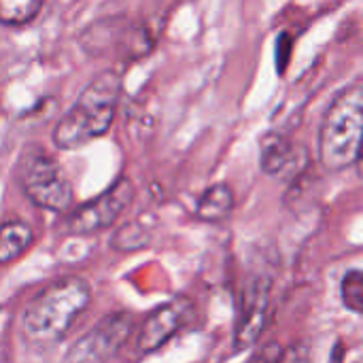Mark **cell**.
Listing matches in <instances>:
<instances>
[{"label":"cell","mask_w":363,"mask_h":363,"mask_svg":"<svg viewBox=\"0 0 363 363\" xmlns=\"http://www.w3.org/2000/svg\"><path fill=\"white\" fill-rule=\"evenodd\" d=\"M91 302L87 281L64 277L45 285L21 313V336L34 349L62 342Z\"/></svg>","instance_id":"cell-1"},{"label":"cell","mask_w":363,"mask_h":363,"mask_svg":"<svg viewBox=\"0 0 363 363\" xmlns=\"http://www.w3.org/2000/svg\"><path fill=\"white\" fill-rule=\"evenodd\" d=\"M121 94V74L104 70L96 74L77 98L74 106L60 119L53 140L60 149H79L102 136L117 111Z\"/></svg>","instance_id":"cell-2"},{"label":"cell","mask_w":363,"mask_h":363,"mask_svg":"<svg viewBox=\"0 0 363 363\" xmlns=\"http://www.w3.org/2000/svg\"><path fill=\"white\" fill-rule=\"evenodd\" d=\"M363 132V87L362 83L345 89L328 108L321 134L319 155L328 170H345L359 160Z\"/></svg>","instance_id":"cell-3"},{"label":"cell","mask_w":363,"mask_h":363,"mask_svg":"<svg viewBox=\"0 0 363 363\" xmlns=\"http://www.w3.org/2000/svg\"><path fill=\"white\" fill-rule=\"evenodd\" d=\"M23 194L40 208L60 213L72 204V189L57 162L38 147H30L19 166Z\"/></svg>","instance_id":"cell-4"},{"label":"cell","mask_w":363,"mask_h":363,"mask_svg":"<svg viewBox=\"0 0 363 363\" xmlns=\"http://www.w3.org/2000/svg\"><path fill=\"white\" fill-rule=\"evenodd\" d=\"M132 325V317L125 313H115L100 319L87 334L74 340L64 363H111L130 338Z\"/></svg>","instance_id":"cell-5"},{"label":"cell","mask_w":363,"mask_h":363,"mask_svg":"<svg viewBox=\"0 0 363 363\" xmlns=\"http://www.w3.org/2000/svg\"><path fill=\"white\" fill-rule=\"evenodd\" d=\"M134 200V185L130 179H119L104 194L79 206L68 219V232L74 236H89L113 225L119 215Z\"/></svg>","instance_id":"cell-6"},{"label":"cell","mask_w":363,"mask_h":363,"mask_svg":"<svg viewBox=\"0 0 363 363\" xmlns=\"http://www.w3.org/2000/svg\"><path fill=\"white\" fill-rule=\"evenodd\" d=\"M268 311H270V281L255 279L245 287L240 298L238 319L234 328V353H240L259 340L268 323Z\"/></svg>","instance_id":"cell-7"},{"label":"cell","mask_w":363,"mask_h":363,"mask_svg":"<svg viewBox=\"0 0 363 363\" xmlns=\"http://www.w3.org/2000/svg\"><path fill=\"white\" fill-rule=\"evenodd\" d=\"M194 319V304L189 298H174L155 308L143 323L138 334V351L143 355L155 353L170 338H174Z\"/></svg>","instance_id":"cell-8"},{"label":"cell","mask_w":363,"mask_h":363,"mask_svg":"<svg viewBox=\"0 0 363 363\" xmlns=\"http://www.w3.org/2000/svg\"><path fill=\"white\" fill-rule=\"evenodd\" d=\"M308 153L304 147L289 143L281 134H268L262 140L259 166L270 177H296L304 170Z\"/></svg>","instance_id":"cell-9"},{"label":"cell","mask_w":363,"mask_h":363,"mask_svg":"<svg viewBox=\"0 0 363 363\" xmlns=\"http://www.w3.org/2000/svg\"><path fill=\"white\" fill-rule=\"evenodd\" d=\"M232 211H234V194L223 183L208 187L196 204V217L206 223L225 221L232 215Z\"/></svg>","instance_id":"cell-10"},{"label":"cell","mask_w":363,"mask_h":363,"mask_svg":"<svg viewBox=\"0 0 363 363\" xmlns=\"http://www.w3.org/2000/svg\"><path fill=\"white\" fill-rule=\"evenodd\" d=\"M34 234L28 223L23 221H6L0 225V266L13 264L19 259L32 245Z\"/></svg>","instance_id":"cell-11"},{"label":"cell","mask_w":363,"mask_h":363,"mask_svg":"<svg viewBox=\"0 0 363 363\" xmlns=\"http://www.w3.org/2000/svg\"><path fill=\"white\" fill-rule=\"evenodd\" d=\"M249 363H311V349L304 342H294L289 347L270 342L257 351Z\"/></svg>","instance_id":"cell-12"},{"label":"cell","mask_w":363,"mask_h":363,"mask_svg":"<svg viewBox=\"0 0 363 363\" xmlns=\"http://www.w3.org/2000/svg\"><path fill=\"white\" fill-rule=\"evenodd\" d=\"M45 0H0V23L4 26H23L30 23Z\"/></svg>","instance_id":"cell-13"},{"label":"cell","mask_w":363,"mask_h":363,"mask_svg":"<svg viewBox=\"0 0 363 363\" xmlns=\"http://www.w3.org/2000/svg\"><path fill=\"white\" fill-rule=\"evenodd\" d=\"M340 298H342L345 308H349V311L355 313V315H362L363 274L359 268H353V270H349V272L342 277V283H340Z\"/></svg>","instance_id":"cell-14"},{"label":"cell","mask_w":363,"mask_h":363,"mask_svg":"<svg viewBox=\"0 0 363 363\" xmlns=\"http://www.w3.org/2000/svg\"><path fill=\"white\" fill-rule=\"evenodd\" d=\"M147 242H149V230H145L140 223H128L117 232L113 245L117 251H136L143 249Z\"/></svg>","instance_id":"cell-15"}]
</instances>
